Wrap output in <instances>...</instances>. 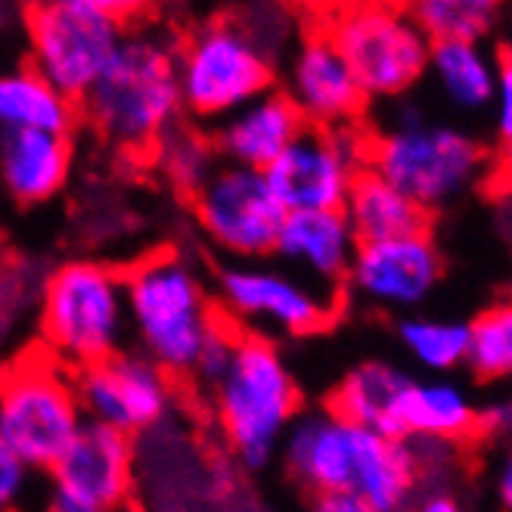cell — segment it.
Listing matches in <instances>:
<instances>
[{
  "label": "cell",
  "mask_w": 512,
  "mask_h": 512,
  "mask_svg": "<svg viewBox=\"0 0 512 512\" xmlns=\"http://www.w3.org/2000/svg\"><path fill=\"white\" fill-rule=\"evenodd\" d=\"M305 125L308 122L283 90L267 87L264 94L236 106L208 131H212V140L224 162L264 171Z\"/></svg>",
  "instance_id": "obj_19"
},
{
  "label": "cell",
  "mask_w": 512,
  "mask_h": 512,
  "mask_svg": "<svg viewBox=\"0 0 512 512\" xmlns=\"http://www.w3.org/2000/svg\"><path fill=\"white\" fill-rule=\"evenodd\" d=\"M78 118V100L50 84L35 66H19L0 75V131L72 134Z\"/></svg>",
  "instance_id": "obj_23"
},
{
  "label": "cell",
  "mask_w": 512,
  "mask_h": 512,
  "mask_svg": "<svg viewBox=\"0 0 512 512\" xmlns=\"http://www.w3.org/2000/svg\"><path fill=\"white\" fill-rule=\"evenodd\" d=\"M153 159L159 165V171L168 177V184L180 193V196H193L202 180L212 174L221 162V153L212 140V131L196 125H174L156 146H153Z\"/></svg>",
  "instance_id": "obj_29"
},
{
  "label": "cell",
  "mask_w": 512,
  "mask_h": 512,
  "mask_svg": "<svg viewBox=\"0 0 512 512\" xmlns=\"http://www.w3.org/2000/svg\"><path fill=\"white\" fill-rule=\"evenodd\" d=\"M342 215L348 218L357 243H373V239L423 233L432 227V215L423 205H416L404 190L364 165L357 171L354 184L345 196Z\"/></svg>",
  "instance_id": "obj_22"
},
{
  "label": "cell",
  "mask_w": 512,
  "mask_h": 512,
  "mask_svg": "<svg viewBox=\"0 0 512 512\" xmlns=\"http://www.w3.org/2000/svg\"><path fill=\"white\" fill-rule=\"evenodd\" d=\"M429 41H488L506 0H404Z\"/></svg>",
  "instance_id": "obj_27"
},
{
  "label": "cell",
  "mask_w": 512,
  "mask_h": 512,
  "mask_svg": "<svg viewBox=\"0 0 512 512\" xmlns=\"http://www.w3.org/2000/svg\"><path fill=\"white\" fill-rule=\"evenodd\" d=\"M38 339L72 370L128 348L131 323L122 270L87 258L53 267L41 283Z\"/></svg>",
  "instance_id": "obj_6"
},
{
  "label": "cell",
  "mask_w": 512,
  "mask_h": 512,
  "mask_svg": "<svg viewBox=\"0 0 512 512\" xmlns=\"http://www.w3.org/2000/svg\"><path fill=\"white\" fill-rule=\"evenodd\" d=\"M506 168H509V180H512V153H506Z\"/></svg>",
  "instance_id": "obj_38"
},
{
  "label": "cell",
  "mask_w": 512,
  "mask_h": 512,
  "mask_svg": "<svg viewBox=\"0 0 512 512\" xmlns=\"http://www.w3.org/2000/svg\"><path fill=\"white\" fill-rule=\"evenodd\" d=\"M286 4L292 13H301V16H311V19H320L329 7L336 4V0H280Z\"/></svg>",
  "instance_id": "obj_36"
},
{
  "label": "cell",
  "mask_w": 512,
  "mask_h": 512,
  "mask_svg": "<svg viewBox=\"0 0 512 512\" xmlns=\"http://www.w3.org/2000/svg\"><path fill=\"white\" fill-rule=\"evenodd\" d=\"M478 404L457 382H416L404 401V438H447L475 444Z\"/></svg>",
  "instance_id": "obj_25"
},
{
  "label": "cell",
  "mask_w": 512,
  "mask_h": 512,
  "mask_svg": "<svg viewBox=\"0 0 512 512\" xmlns=\"http://www.w3.org/2000/svg\"><path fill=\"white\" fill-rule=\"evenodd\" d=\"M184 115L212 128L236 106L277 84V66L239 19H212L177 44Z\"/></svg>",
  "instance_id": "obj_9"
},
{
  "label": "cell",
  "mask_w": 512,
  "mask_h": 512,
  "mask_svg": "<svg viewBox=\"0 0 512 512\" xmlns=\"http://www.w3.org/2000/svg\"><path fill=\"white\" fill-rule=\"evenodd\" d=\"M314 22L345 56L370 103L401 100L426 78L432 41L404 0H336Z\"/></svg>",
  "instance_id": "obj_7"
},
{
  "label": "cell",
  "mask_w": 512,
  "mask_h": 512,
  "mask_svg": "<svg viewBox=\"0 0 512 512\" xmlns=\"http://www.w3.org/2000/svg\"><path fill=\"white\" fill-rule=\"evenodd\" d=\"M494 494L497 503L512 512V441L503 444V457L494 469Z\"/></svg>",
  "instance_id": "obj_34"
},
{
  "label": "cell",
  "mask_w": 512,
  "mask_h": 512,
  "mask_svg": "<svg viewBox=\"0 0 512 512\" xmlns=\"http://www.w3.org/2000/svg\"><path fill=\"white\" fill-rule=\"evenodd\" d=\"M444 100L469 115L488 112L497 90V56L485 41H432L429 69Z\"/></svg>",
  "instance_id": "obj_24"
},
{
  "label": "cell",
  "mask_w": 512,
  "mask_h": 512,
  "mask_svg": "<svg viewBox=\"0 0 512 512\" xmlns=\"http://www.w3.org/2000/svg\"><path fill=\"white\" fill-rule=\"evenodd\" d=\"M509 10H512V0H509Z\"/></svg>",
  "instance_id": "obj_39"
},
{
  "label": "cell",
  "mask_w": 512,
  "mask_h": 512,
  "mask_svg": "<svg viewBox=\"0 0 512 512\" xmlns=\"http://www.w3.org/2000/svg\"><path fill=\"white\" fill-rule=\"evenodd\" d=\"M202 391L224 454L239 472H264L280 457L292 419L301 413V388L277 339L236 329L224 370Z\"/></svg>",
  "instance_id": "obj_3"
},
{
  "label": "cell",
  "mask_w": 512,
  "mask_h": 512,
  "mask_svg": "<svg viewBox=\"0 0 512 512\" xmlns=\"http://www.w3.org/2000/svg\"><path fill=\"white\" fill-rule=\"evenodd\" d=\"M280 90L295 103L301 118L317 128L364 125L370 106L345 56L326 38L320 25L298 38L295 50L289 53Z\"/></svg>",
  "instance_id": "obj_17"
},
{
  "label": "cell",
  "mask_w": 512,
  "mask_h": 512,
  "mask_svg": "<svg viewBox=\"0 0 512 512\" xmlns=\"http://www.w3.org/2000/svg\"><path fill=\"white\" fill-rule=\"evenodd\" d=\"M280 460L308 500L348 491L367 512H395L407 509L416 494L410 441L351 423L326 404L292 419Z\"/></svg>",
  "instance_id": "obj_2"
},
{
  "label": "cell",
  "mask_w": 512,
  "mask_h": 512,
  "mask_svg": "<svg viewBox=\"0 0 512 512\" xmlns=\"http://www.w3.org/2000/svg\"><path fill=\"white\" fill-rule=\"evenodd\" d=\"M75 165L72 134L0 131V184L19 205H44L66 190Z\"/></svg>",
  "instance_id": "obj_20"
},
{
  "label": "cell",
  "mask_w": 512,
  "mask_h": 512,
  "mask_svg": "<svg viewBox=\"0 0 512 512\" xmlns=\"http://www.w3.org/2000/svg\"><path fill=\"white\" fill-rule=\"evenodd\" d=\"M494 137L500 153H512V50L497 53V90H494Z\"/></svg>",
  "instance_id": "obj_30"
},
{
  "label": "cell",
  "mask_w": 512,
  "mask_h": 512,
  "mask_svg": "<svg viewBox=\"0 0 512 512\" xmlns=\"http://www.w3.org/2000/svg\"><path fill=\"white\" fill-rule=\"evenodd\" d=\"M314 506L320 512H367V506L360 503V497L348 494V491H333V494H320V497H311Z\"/></svg>",
  "instance_id": "obj_35"
},
{
  "label": "cell",
  "mask_w": 512,
  "mask_h": 512,
  "mask_svg": "<svg viewBox=\"0 0 512 512\" xmlns=\"http://www.w3.org/2000/svg\"><path fill=\"white\" fill-rule=\"evenodd\" d=\"M190 205L202 239L221 258L252 261L274 255L286 208L264 171L221 159L190 196Z\"/></svg>",
  "instance_id": "obj_11"
},
{
  "label": "cell",
  "mask_w": 512,
  "mask_h": 512,
  "mask_svg": "<svg viewBox=\"0 0 512 512\" xmlns=\"http://www.w3.org/2000/svg\"><path fill=\"white\" fill-rule=\"evenodd\" d=\"M122 274L137 351L153 357L177 382L205 388L224 370L236 326L221 314L196 258L184 249H159Z\"/></svg>",
  "instance_id": "obj_1"
},
{
  "label": "cell",
  "mask_w": 512,
  "mask_h": 512,
  "mask_svg": "<svg viewBox=\"0 0 512 512\" xmlns=\"http://www.w3.org/2000/svg\"><path fill=\"white\" fill-rule=\"evenodd\" d=\"M84 419L118 429L131 438L146 435L177 410L180 385L143 351L122 348L94 364L72 370Z\"/></svg>",
  "instance_id": "obj_12"
},
{
  "label": "cell",
  "mask_w": 512,
  "mask_h": 512,
  "mask_svg": "<svg viewBox=\"0 0 512 512\" xmlns=\"http://www.w3.org/2000/svg\"><path fill=\"white\" fill-rule=\"evenodd\" d=\"M444 280V255L429 230L357 243L345 295L385 314H410L426 305Z\"/></svg>",
  "instance_id": "obj_16"
},
{
  "label": "cell",
  "mask_w": 512,
  "mask_h": 512,
  "mask_svg": "<svg viewBox=\"0 0 512 512\" xmlns=\"http://www.w3.org/2000/svg\"><path fill=\"white\" fill-rule=\"evenodd\" d=\"M367 165V128L305 125L283 153L264 168L270 190L286 212L342 208L357 171Z\"/></svg>",
  "instance_id": "obj_14"
},
{
  "label": "cell",
  "mask_w": 512,
  "mask_h": 512,
  "mask_svg": "<svg viewBox=\"0 0 512 512\" xmlns=\"http://www.w3.org/2000/svg\"><path fill=\"white\" fill-rule=\"evenodd\" d=\"M41 4H69V7L103 13L122 25H137L156 7V0H41Z\"/></svg>",
  "instance_id": "obj_33"
},
{
  "label": "cell",
  "mask_w": 512,
  "mask_h": 512,
  "mask_svg": "<svg viewBox=\"0 0 512 512\" xmlns=\"http://www.w3.org/2000/svg\"><path fill=\"white\" fill-rule=\"evenodd\" d=\"M50 506L59 512H118L137 500V441L103 423L84 426L53 463Z\"/></svg>",
  "instance_id": "obj_15"
},
{
  "label": "cell",
  "mask_w": 512,
  "mask_h": 512,
  "mask_svg": "<svg viewBox=\"0 0 512 512\" xmlns=\"http://www.w3.org/2000/svg\"><path fill=\"white\" fill-rule=\"evenodd\" d=\"M7 19H10V13H7V4H4V0H0V28L7 25Z\"/></svg>",
  "instance_id": "obj_37"
},
{
  "label": "cell",
  "mask_w": 512,
  "mask_h": 512,
  "mask_svg": "<svg viewBox=\"0 0 512 512\" xmlns=\"http://www.w3.org/2000/svg\"><path fill=\"white\" fill-rule=\"evenodd\" d=\"M469 376L488 388H512V298L469 320Z\"/></svg>",
  "instance_id": "obj_26"
},
{
  "label": "cell",
  "mask_w": 512,
  "mask_h": 512,
  "mask_svg": "<svg viewBox=\"0 0 512 512\" xmlns=\"http://www.w3.org/2000/svg\"><path fill=\"white\" fill-rule=\"evenodd\" d=\"M125 28L128 25L103 13L69 4L32 0L25 10L32 66L78 103L106 69L118 41L125 38Z\"/></svg>",
  "instance_id": "obj_13"
},
{
  "label": "cell",
  "mask_w": 512,
  "mask_h": 512,
  "mask_svg": "<svg viewBox=\"0 0 512 512\" xmlns=\"http://www.w3.org/2000/svg\"><path fill=\"white\" fill-rule=\"evenodd\" d=\"M28 478H32V469L22 463V457L0 435V512L22 503Z\"/></svg>",
  "instance_id": "obj_32"
},
{
  "label": "cell",
  "mask_w": 512,
  "mask_h": 512,
  "mask_svg": "<svg viewBox=\"0 0 512 512\" xmlns=\"http://www.w3.org/2000/svg\"><path fill=\"white\" fill-rule=\"evenodd\" d=\"M84 426L72 367L28 348L0 367V435L32 472H50Z\"/></svg>",
  "instance_id": "obj_8"
},
{
  "label": "cell",
  "mask_w": 512,
  "mask_h": 512,
  "mask_svg": "<svg viewBox=\"0 0 512 512\" xmlns=\"http://www.w3.org/2000/svg\"><path fill=\"white\" fill-rule=\"evenodd\" d=\"M78 106L87 128L118 153H153V146L184 118L177 44L140 22L128 25Z\"/></svg>",
  "instance_id": "obj_4"
},
{
  "label": "cell",
  "mask_w": 512,
  "mask_h": 512,
  "mask_svg": "<svg viewBox=\"0 0 512 512\" xmlns=\"http://www.w3.org/2000/svg\"><path fill=\"white\" fill-rule=\"evenodd\" d=\"M398 342L413 357V364L423 367L426 373H454L466 364L469 320L407 314L398 323Z\"/></svg>",
  "instance_id": "obj_28"
},
{
  "label": "cell",
  "mask_w": 512,
  "mask_h": 512,
  "mask_svg": "<svg viewBox=\"0 0 512 512\" xmlns=\"http://www.w3.org/2000/svg\"><path fill=\"white\" fill-rule=\"evenodd\" d=\"M410 385L413 376L407 370L388 360H364L342 376L326 398V407L373 432L404 438V401Z\"/></svg>",
  "instance_id": "obj_21"
},
{
  "label": "cell",
  "mask_w": 512,
  "mask_h": 512,
  "mask_svg": "<svg viewBox=\"0 0 512 512\" xmlns=\"http://www.w3.org/2000/svg\"><path fill=\"white\" fill-rule=\"evenodd\" d=\"M215 301L236 329L267 339H305L339 317L345 295L305 280L277 258H252L218 267Z\"/></svg>",
  "instance_id": "obj_10"
},
{
  "label": "cell",
  "mask_w": 512,
  "mask_h": 512,
  "mask_svg": "<svg viewBox=\"0 0 512 512\" xmlns=\"http://www.w3.org/2000/svg\"><path fill=\"white\" fill-rule=\"evenodd\" d=\"M475 441L509 444L512 441V388H500V395L478 407V435Z\"/></svg>",
  "instance_id": "obj_31"
},
{
  "label": "cell",
  "mask_w": 512,
  "mask_h": 512,
  "mask_svg": "<svg viewBox=\"0 0 512 512\" xmlns=\"http://www.w3.org/2000/svg\"><path fill=\"white\" fill-rule=\"evenodd\" d=\"M354 252L357 236L342 208H320V212H286L270 258L323 289L342 292Z\"/></svg>",
  "instance_id": "obj_18"
},
{
  "label": "cell",
  "mask_w": 512,
  "mask_h": 512,
  "mask_svg": "<svg viewBox=\"0 0 512 512\" xmlns=\"http://www.w3.org/2000/svg\"><path fill=\"white\" fill-rule=\"evenodd\" d=\"M367 165L435 215L488 177L491 156L472 134L398 103L382 128L367 131Z\"/></svg>",
  "instance_id": "obj_5"
}]
</instances>
